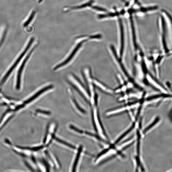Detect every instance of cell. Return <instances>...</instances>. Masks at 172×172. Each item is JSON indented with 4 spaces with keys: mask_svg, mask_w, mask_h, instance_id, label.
<instances>
[{
    "mask_svg": "<svg viewBox=\"0 0 172 172\" xmlns=\"http://www.w3.org/2000/svg\"><path fill=\"white\" fill-rule=\"evenodd\" d=\"M165 13H166V15H167L168 17L169 18V20H170L171 23V26L172 27V18L171 16V15H169L168 13L166 12L165 11Z\"/></svg>",
    "mask_w": 172,
    "mask_h": 172,
    "instance_id": "20",
    "label": "cell"
},
{
    "mask_svg": "<svg viewBox=\"0 0 172 172\" xmlns=\"http://www.w3.org/2000/svg\"><path fill=\"white\" fill-rule=\"evenodd\" d=\"M91 8H93V9H95L97 10L101 11L106 12L107 10L104 9V8H102L101 7H99L97 6H92Z\"/></svg>",
    "mask_w": 172,
    "mask_h": 172,
    "instance_id": "15",
    "label": "cell"
},
{
    "mask_svg": "<svg viewBox=\"0 0 172 172\" xmlns=\"http://www.w3.org/2000/svg\"><path fill=\"white\" fill-rule=\"evenodd\" d=\"M34 40V38H32L29 41L28 44L27 46L26 47V48L25 49L24 51L20 55L18 58V59L13 64V65L9 69V71L7 72L6 74L5 75V76L3 77V78L1 80V85H2L4 84V83L6 81V80L7 79L8 77L9 76L10 74L12 73V71L13 70V69H15V67L20 62L21 60L22 59V58L24 56V55L25 54L27 51L29 49L30 46H31L32 44L33 41Z\"/></svg>",
    "mask_w": 172,
    "mask_h": 172,
    "instance_id": "1",
    "label": "cell"
},
{
    "mask_svg": "<svg viewBox=\"0 0 172 172\" xmlns=\"http://www.w3.org/2000/svg\"><path fill=\"white\" fill-rule=\"evenodd\" d=\"M53 87V85H51L47 86L45 87L39 91H38L37 93L35 94L34 95L31 97L29 99L27 100V101L24 102V104L23 105L24 106L25 104H29L30 102H31L33 100H34L35 99L37 98L38 96H39L41 94H42L43 93L51 89Z\"/></svg>",
    "mask_w": 172,
    "mask_h": 172,
    "instance_id": "4",
    "label": "cell"
},
{
    "mask_svg": "<svg viewBox=\"0 0 172 172\" xmlns=\"http://www.w3.org/2000/svg\"><path fill=\"white\" fill-rule=\"evenodd\" d=\"M43 1V0H39L38 1V2L39 3H40L42 2Z\"/></svg>",
    "mask_w": 172,
    "mask_h": 172,
    "instance_id": "21",
    "label": "cell"
},
{
    "mask_svg": "<svg viewBox=\"0 0 172 172\" xmlns=\"http://www.w3.org/2000/svg\"><path fill=\"white\" fill-rule=\"evenodd\" d=\"M119 23L120 30L121 49H123L124 46V32L123 21L121 19H119Z\"/></svg>",
    "mask_w": 172,
    "mask_h": 172,
    "instance_id": "5",
    "label": "cell"
},
{
    "mask_svg": "<svg viewBox=\"0 0 172 172\" xmlns=\"http://www.w3.org/2000/svg\"><path fill=\"white\" fill-rule=\"evenodd\" d=\"M33 50H34V49H32V51L30 52L28 55H27V56L26 57V59H25L23 62L22 63L20 69H19L17 75V79L16 86V88L17 89H19L20 87L21 77L22 72H23L25 65V64L28 59H29L30 55H31Z\"/></svg>",
    "mask_w": 172,
    "mask_h": 172,
    "instance_id": "3",
    "label": "cell"
},
{
    "mask_svg": "<svg viewBox=\"0 0 172 172\" xmlns=\"http://www.w3.org/2000/svg\"><path fill=\"white\" fill-rule=\"evenodd\" d=\"M36 12L35 11H33L32 13L31 14V15L29 17V19H28V20L26 21L25 23L24 24V27H26L27 25H28L33 20V18H34V17L35 15Z\"/></svg>",
    "mask_w": 172,
    "mask_h": 172,
    "instance_id": "12",
    "label": "cell"
},
{
    "mask_svg": "<svg viewBox=\"0 0 172 172\" xmlns=\"http://www.w3.org/2000/svg\"><path fill=\"white\" fill-rule=\"evenodd\" d=\"M94 1L93 0H91V1L87 3L80 5V6L73 7V9H81V8L90 6L91 4L93 3Z\"/></svg>",
    "mask_w": 172,
    "mask_h": 172,
    "instance_id": "10",
    "label": "cell"
},
{
    "mask_svg": "<svg viewBox=\"0 0 172 172\" xmlns=\"http://www.w3.org/2000/svg\"><path fill=\"white\" fill-rule=\"evenodd\" d=\"M118 15H119L118 13H111L106 15H99L98 17L99 19H101L110 17H113L117 16Z\"/></svg>",
    "mask_w": 172,
    "mask_h": 172,
    "instance_id": "11",
    "label": "cell"
},
{
    "mask_svg": "<svg viewBox=\"0 0 172 172\" xmlns=\"http://www.w3.org/2000/svg\"><path fill=\"white\" fill-rule=\"evenodd\" d=\"M84 41H81V42L79 43L77 46L75 47V48L74 49V50L72 52V53L70 54V56L68 57L67 59L65 60L64 61L61 63L60 64L58 65L56 67H55L54 69V70H57L59 68L62 67L65 65L66 64L70 62L71 60L73 59L74 55L78 51V49L80 48V47L82 45V44Z\"/></svg>",
    "mask_w": 172,
    "mask_h": 172,
    "instance_id": "2",
    "label": "cell"
},
{
    "mask_svg": "<svg viewBox=\"0 0 172 172\" xmlns=\"http://www.w3.org/2000/svg\"><path fill=\"white\" fill-rule=\"evenodd\" d=\"M130 24H131L133 43H134V46H135L137 45L136 37L135 30L134 22V21H133V17L131 15L130 17Z\"/></svg>",
    "mask_w": 172,
    "mask_h": 172,
    "instance_id": "7",
    "label": "cell"
},
{
    "mask_svg": "<svg viewBox=\"0 0 172 172\" xmlns=\"http://www.w3.org/2000/svg\"><path fill=\"white\" fill-rule=\"evenodd\" d=\"M101 37V35H95L91 36L90 37L91 39H98Z\"/></svg>",
    "mask_w": 172,
    "mask_h": 172,
    "instance_id": "19",
    "label": "cell"
},
{
    "mask_svg": "<svg viewBox=\"0 0 172 172\" xmlns=\"http://www.w3.org/2000/svg\"><path fill=\"white\" fill-rule=\"evenodd\" d=\"M54 138L55 139L57 140V141H58V142H59L60 143L63 144V145H65L66 146H67L68 147H70L71 148L73 149L75 148L74 146L70 145V144L67 143L65 142V141H63L61 140H60L58 138L56 137H54Z\"/></svg>",
    "mask_w": 172,
    "mask_h": 172,
    "instance_id": "13",
    "label": "cell"
},
{
    "mask_svg": "<svg viewBox=\"0 0 172 172\" xmlns=\"http://www.w3.org/2000/svg\"><path fill=\"white\" fill-rule=\"evenodd\" d=\"M37 112L41 113L44 114L46 115H50L51 114V113L48 111H43L40 110H38Z\"/></svg>",
    "mask_w": 172,
    "mask_h": 172,
    "instance_id": "17",
    "label": "cell"
},
{
    "mask_svg": "<svg viewBox=\"0 0 172 172\" xmlns=\"http://www.w3.org/2000/svg\"><path fill=\"white\" fill-rule=\"evenodd\" d=\"M158 7L157 6L149 7L146 8H141L140 10L141 12H147L149 11L154 10L157 9Z\"/></svg>",
    "mask_w": 172,
    "mask_h": 172,
    "instance_id": "14",
    "label": "cell"
},
{
    "mask_svg": "<svg viewBox=\"0 0 172 172\" xmlns=\"http://www.w3.org/2000/svg\"><path fill=\"white\" fill-rule=\"evenodd\" d=\"M73 101L74 102L75 104V105L76 107L77 108V109L79 110L80 111H81V112L83 113H85V111L84 110L82 109L79 106V105L78 104H77V103L75 99L73 100Z\"/></svg>",
    "mask_w": 172,
    "mask_h": 172,
    "instance_id": "16",
    "label": "cell"
},
{
    "mask_svg": "<svg viewBox=\"0 0 172 172\" xmlns=\"http://www.w3.org/2000/svg\"><path fill=\"white\" fill-rule=\"evenodd\" d=\"M159 120V117H157L155 119V120L153 122H152L151 124H149V125L147 127H146V128L143 131V134H145L146 133L148 132L149 130L151 129L153 127H154L156 125L157 123L158 122Z\"/></svg>",
    "mask_w": 172,
    "mask_h": 172,
    "instance_id": "8",
    "label": "cell"
},
{
    "mask_svg": "<svg viewBox=\"0 0 172 172\" xmlns=\"http://www.w3.org/2000/svg\"><path fill=\"white\" fill-rule=\"evenodd\" d=\"M135 126V124L134 123L132 125L130 128L126 130L125 132H124L123 134L121 135L120 137H119L115 141L114 144L115 145L118 144L119 142H120V141L123 139L126 136L129 134V133L131 132L133 129H134Z\"/></svg>",
    "mask_w": 172,
    "mask_h": 172,
    "instance_id": "6",
    "label": "cell"
},
{
    "mask_svg": "<svg viewBox=\"0 0 172 172\" xmlns=\"http://www.w3.org/2000/svg\"><path fill=\"white\" fill-rule=\"evenodd\" d=\"M82 151V147H80L78 151V152H77V153L75 159V160L74 161V163L73 168V171H75V170L76 166L77 165V163H78V161L80 156V154H81V153Z\"/></svg>",
    "mask_w": 172,
    "mask_h": 172,
    "instance_id": "9",
    "label": "cell"
},
{
    "mask_svg": "<svg viewBox=\"0 0 172 172\" xmlns=\"http://www.w3.org/2000/svg\"><path fill=\"white\" fill-rule=\"evenodd\" d=\"M70 127L71 129L75 130V131H76L77 132H79L80 133H83V132L82 131H81V130L76 128V127L73 126L71 125Z\"/></svg>",
    "mask_w": 172,
    "mask_h": 172,
    "instance_id": "18",
    "label": "cell"
}]
</instances>
